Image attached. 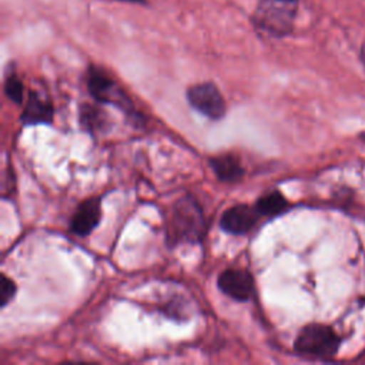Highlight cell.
Masks as SVG:
<instances>
[{
    "mask_svg": "<svg viewBox=\"0 0 365 365\" xmlns=\"http://www.w3.org/2000/svg\"><path fill=\"white\" fill-rule=\"evenodd\" d=\"M167 238L171 245L200 242L205 235V217L201 205L192 195L177 200L171 208Z\"/></svg>",
    "mask_w": 365,
    "mask_h": 365,
    "instance_id": "6da1fadb",
    "label": "cell"
},
{
    "mask_svg": "<svg viewBox=\"0 0 365 365\" xmlns=\"http://www.w3.org/2000/svg\"><path fill=\"white\" fill-rule=\"evenodd\" d=\"M298 0H259L251 17L257 30L284 37L292 30Z\"/></svg>",
    "mask_w": 365,
    "mask_h": 365,
    "instance_id": "7a4b0ae2",
    "label": "cell"
},
{
    "mask_svg": "<svg viewBox=\"0 0 365 365\" xmlns=\"http://www.w3.org/2000/svg\"><path fill=\"white\" fill-rule=\"evenodd\" d=\"M86 83L94 100L106 104H113L117 108L123 110L125 114L138 120V114H135V108L124 90L103 68L90 66L87 70Z\"/></svg>",
    "mask_w": 365,
    "mask_h": 365,
    "instance_id": "3957f363",
    "label": "cell"
},
{
    "mask_svg": "<svg viewBox=\"0 0 365 365\" xmlns=\"http://www.w3.org/2000/svg\"><path fill=\"white\" fill-rule=\"evenodd\" d=\"M339 346L338 335L327 325L309 324L304 327L294 342V349L299 355L314 358H331Z\"/></svg>",
    "mask_w": 365,
    "mask_h": 365,
    "instance_id": "277c9868",
    "label": "cell"
},
{
    "mask_svg": "<svg viewBox=\"0 0 365 365\" xmlns=\"http://www.w3.org/2000/svg\"><path fill=\"white\" fill-rule=\"evenodd\" d=\"M187 100L194 110L211 120H220L227 113L225 100L220 88L211 81L197 83L188 87Z\"/></svg>",
    "mask_w": 365,
    "mask_h": 365,
    "instance_id": "5b68a950",
    "label": "cell"
},
{
    "mask_svg": "<svg viewBox=\"0 0 365 365\" xmlns=\"http://www.w3.org/2000/svg\"><path fill=\"white\" fill-rule=\"evenodd\" d=\"M217 287L222 294L234 301H250L255 294L254 277L242 268H227L217 279Z\"/></svg>",
    "mask_w": 365,
    "mask_h": 365,
    "instance_id": "8992f818",
    "label": "cell"
},
{
    "mask_svg": "<svg viewBox=\"0 0 365 365\" xmlns=\"http://www.w3.org/2000/svg\"><path fill=\"white\" fill-rule=\"evenodd\" d=\"M259 218L261 215L255 205L251 207L248 204H237L222 212L220 218V227L228 234L242 235L250 232Z\"/></svg>",
    "mask_w": 365,
    "mask_h": 365,
    "instance_id": "52a82bcc",
    "label": "cell"
},
{
    "mask_svg": "<svg viewBox=\"0 0 365 365\" xmlns=\"http://www.w3.org/2000/svg\"><path fill=\"white\" fill-rule=\"evenodd\" d=\"M101 221V197H90L81 201L70 220V231L78 237L90 235Z\"/></svg>",
    "mask_w": 365,
    "mask_h": 365,
    "instance_id": "ba28073f",
    "label": "cell"
},
{
    "mask_svg": "<svg viewBox=\"0 0 365 365\" xmlns=\"http://www.w3.org/2000/svg\"><path fill=\"white\" fill-rule=\"evenodd\" d=\"M54 108L48 98L38 94L37 91H29L23 113H21V123L26 125L33 124H50L53 121Z\"/></svg>",
    "mask_w": 365,
    "mask_h": 365,
    "instance_id": "9c48e42d",
    "label": "cell"
},
{
    "mask_svg": "<svg viewBox=\"0 0 365 365\" xmlns=\"http://www.w3.org/2000/svg\"><path fill=\"white\" fill-rule=\"evenodd\" d=\"M210 165L217 178L222 182H238L242 180L245 174V170L240 158L231 153H224L211 157Z\"/></svg>",
    "mask_w": 365,
    "mask_h": 365,
    "instance_id": "30bf717a",
    "label": "cell"
},
{
    "mask_svg": "<svg viewBox=\"0 0 365 365\" xmlns=\"http://www.w3.org/2000/svg\"><path fill=\"white\" fill-rule=\"evenodd\" d=\"M254 205L261 217H277L291 208L288 200L278 191L259 197Z\"/></svg>",
    "mask_w": 365,
    "mask_h": 365,
    "instance_id": "8fae6325",
    "label": "cell"
},
{
    "mask_svg": "<svg viewBox=\"0 0 365 365\" xmlns=\"http://www.w3.org/2000/svg\"><path fill=\"white\" fill-rule=\"evenodd\" d=\"M80 121H81V124H83L90 133H96L97 130H103L104 125H107L104 113H103L98 107L88 106V104L81 106V110H80Z\"/></svg>",
    "mask_w": 365,
    "mask_h": 365,
    "instance_id": "7c38bea8",
    "label": "cell"
},
{
    "mask_svg": "<svg viewBox=\"0 0 365 365\" xmlns=\"http://www.w3.org/2000/svg\"><path fill=\"white\" fill-rule=\"evenodd\" d=\"M23 93H24V84L19 78L16 73H10L4 80V94L6 97L14 103L21 104L23 103Z\"/></svg>",
    "mask_w": 365,
    "mask_h": 365,
    "instance_id": "4fadbf2b",
    "label": "cell"
},
{
    "mask_svg": "<svg viewBox=\"0 0 365 365\" xmlns=\"http://www.w3.org/2000/svg\"><path fill=\"white\" fill-rule=\"evenodd\" d=\"M16 284L11 278L1 274L0 275V307L6 308L16 294Z\"/></svg>",
    "mask_w": 365,
    "mask_h": 365,
    "instance_id": "5bb4252c",
    "label": "cell"
},
{
    "mask_svg": "<svg viewBox=\"0 0 365 365\" xmlns=\"http://www.w3.org/2000/svg\"><path fill=\"white\" fill-rule=\"evenodd\" d=\"M117 1H124V3H133V4H147V0H117Z\"/></svg>",
    "mask_w": 365,
    "mask_h": 365,
    "instance_id": "9a60e30c",
    "label": "cell"
},
{
    "mask_svg": "<svg viewBox=\"0 0 365 365\" xmlns=\"http://www.w3.org/2000/svg\"><path fill=\"white\" fill-rule=\"evenodd\" d=\"M361 57H362V61L365 63V44H364V47H362V53H361Z\"/></svg>",
    "mask_w": 365,
    "mask_h": 365,
    "instance_id": "2e32d148",
    "label": "cell"
},
{
    "mask_svg": "<svg viewBox=\"0 0 365 365\" xmlns=\"http://www.w3.org/2000/svg\"><path fill=\"white\" fill-rule=\"evenodd\" d=\"M361 137H362V140H365V133H364Z\"/></svg>",
    "mask_w": 365,
    "mask_h": 365,
    "instance_id": "e0dca14e",
    "label": "cell"
}]
</instances>
